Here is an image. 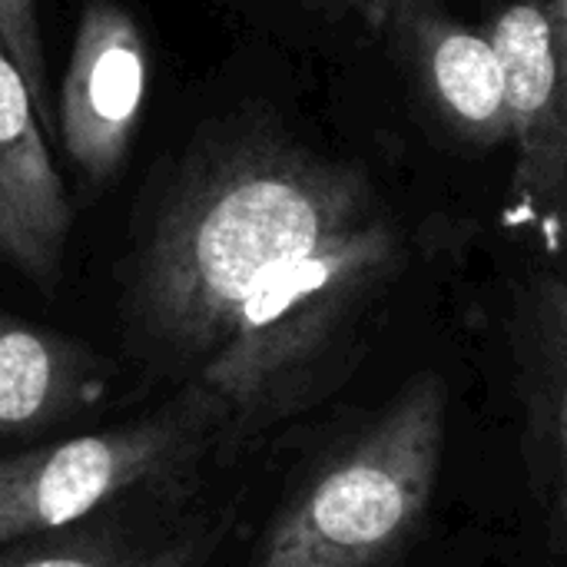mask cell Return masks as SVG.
<instances>
[{
	"label": "cell",
	"instance_id": "obj_5",
	"mask_svg": "<svg viewBox=\"0 0 567 567\" xmlns=\"http://www.w3.org/2000/svg\"><path fill=\"white\" fill-rule=\"evenodd\" d=\"M508 336L525 485L548 548L561 555L567 542V282L558 256L518 286Z\"/></svg>",
	"mask_w": 567,
	"mask_h": 567
},
{
	"label": "cell",
	"instance_id": "obj_4",
	"mask_svg": "<svg viewBox=\"0 0 567 567\" xmlns=\"http://www.w3.org/2000/svg\"><path fill=\"white\" fill-rule=\"evenodd\" d=\"M515 143L518 209L561 252L567 206V0H482Z\"/></svg>",
	"mask_w": 567,
	"mask_h": 567
},
{
	"label": "cell",
	"instance_id": "obj_10",
	"mask_svg": "<svg viewBox=\"0 0 567 567\" xmlns=\"http://www.w3.org/2000/svg\"><path fill=\"white\" fill-rule=\"evenodd\" d=\"M146 555L103 532H53L0 545V567H143Z\"/></svg>",
	"mask_w": 567,
	"mask_h": 567
},
{
	"label": "cell",
	"instance_id": "obj_8",
	"mask_svg": "<svg viewBox=\"0 0 567 567\" xmlns=\"http://www.w3.org/2000/svg\"><path fill=\"white\" fill-rule=\"evenodd\" d=\"M385 33L455 136L472 146L512 136L502 63L485 33L455 20L439 0H402Z\"/></svg>",
	"mask_w": 567,
	"mask_h": 567
},
{
	"label": "cell",
	"instance_id": "obj_6",
	"mask_svg": "<svg viewBox=\"0 0 567 567\" xmlns=\"http://www.w3.org/2000/svg\"><path fill=\"white\" fill-rule=\"evenodd\" d=\"M150 56L136 20L116 0H86L60 93L56 133L90 183H106L126 159L143 116Z\"/></svg>",
	"mask_w": 567,
	"mask_h": 567
},
{
	"label": "cell",
	"instance_id": "obj_11",
	"mask_svg": "<svg viewBox=\"0 0 567 567\" xmlns=\"http://www.w3.org/2000/svg\"><path fill=\"white\" fill-rule=\"evenodd\" d=\"M0 47L27 83L43 133H53L50 86H47V53L40 37L37 0H0Z\"/></svg>",
	"mask_w": 567,
	"mask_h": 567
},
{
	"label": "cell",
	"instance_id": "obj_7",
	"mask_svg": "<svg viewBox=\"0 0 567 567\" xmlns=\"http://www.w3.org/2000/svg\"><path fill=\"white\" fill-rule=\"evenodd\" d=\"M70 223V199L33 116V100L0 47V259L27 282L53 289Z\"/></svg>",
	"mask_w": 567,
	"mask_h": 567
},
{
	"label": "cell",
	"instance_id": "obj_1",
	"mask_svg": "<svg viewBox=\"0 0 567 567\" xmlns=\"http://www.w3.org/2000/svg\"><path fill=\"white\" fill-rule=\"evenodd\" d=\"M402 269L405 236L362 166L239 123L173 173L126 269V319L206 429L259 432L332 389Z\"/></svg>",
	"mask_w": 567,
	"mask_h": 567
},
{
	"label": "cell",
	"instance_id": "obj_9",
	"mask_svg": "<svg viewBox=\"0 0 567 567\" xmlns=\"http://www.w3.org/2000/svg\"><path fill=\"white\" fill-rule=\"evenodd\" d=\"M106 392V365L83 342L0 312V442L53 432Z\"/></svg>",
	"mask_w": 567,
	"mask_h": 567
},
{
	"label": "cell",
	"instance_id": "obj_2",
	"mask_svg": "<svg viewBox=\"0 0 567 567\" xmlns=\"http://www.w3.org/2000/svg\"><path fill=\"white\" fill-rule=\"evenodd\" d=\"M449 439V385L425 372L269 522L249 567H385L415 542L439 488Z\"/></svg>",
	"mask_w": 567,
	"mask_h": 567
},
{
	"label": "cell",
	"instance_id": "obj_13",
	"mask_svg": "<svg viewBox=\"0 0 567 567\" xmlns=\"http://www.w3.org/2000/svg\"><path fill=\"white\" fill-rule=\"evenodd\" d=\"M203 548H206V542L196 538V535L193 538H179V542H169L159 551L146 555V565L143 567H196Z\"/></svg>",
	"mask_w": 567,
	"mask_h": 567
},
{
	"label": "cell",
	"instance_id": "obj_12",
	"mask_svg": "<svg viewBox=\"0 0 567 567\" xmlns=\"http://www.w3.org/2000/svg\"><path fill=\"white\" fill-rule=\"evenodd\" d=\"M319 3L329 10H339V13H355L365 27L385 33L389 20L395 17L402 0H319Z\"/></svg>",
	"mask_w": 567,
	"mask_h": 567
},
{
	"label": "cell",
	"instance_id": "obj_3",
	"mask_svg": "<svg viewBox=\"0 0 567 567\" xmlns=\"http://www.w3.org/2000/svg\"><path fill=\"white\" fill-rule=\"evenodd\" d=\"M179 405L183 412H159L0 458V545L76 528L169 478L193 452L196 429H206L183 399Z\"/></svg>",
	"mask_w": 567,
	"mask_h": 567
}]
</instances>
